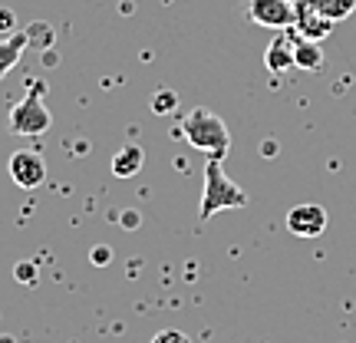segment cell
I'll return each mask as SVG.
<instances>
[{
	"label": "cell",
	"instance_id": "cell-1",
	"mask_svg": "<svg viewBox=\"0 0 356 343\" xmlns=\"http://www.w3.org/2000/svg\"><path fill=\"white\" fill-rule=\"evenodd\" d=\"M248 195L241 191V185H234L228 178V172L221 168V159L211 155L208 166H204V191H202V205H198V218L208 221L218 212H231V208H244Z\"/></svg>",
	"mask_w": 356,
	"mask_h": 343
},
{
	"label": "cell",
	"instance_id": "cell-2",
	"mask_svg": "<svg viewBox=\"0 0 356 343\" xmlns=\"http://www.w3.org/2000/svg\"><path fill=\"white\" fill-rule=\"evenodd\" d=\"M181 136L188 139V145H195L198 152H208V155H221L228 152L231 145V132L225 126V119L211 109H195L181 119Z\"/></svg>",
	"mask_w": 356,
	"mask_h": 343
},
{
	"label": "cell",
	"instance_id": "cell-3",
	"mask_svg": "<svg viewBox=\"0 0 356 343\" xmlns=\"http://www.w3.org/2000/svg\"><path fill=\"white\" fill-rule=\"evenodd\" d=\"M43 93H47L43 83H30L26 96L10 109L7 126H10L13 136H43V132H50L53 115H50V109L43 106Z\"/></svg>",
	"mask_w": 356,
	"mask_h": 343
},
{
	"label": "cell",
	"instance_id": "cell-4",
	"mask_svg": "<svg viewBox=\"0 0 356 343\" xmlns=\"http://www.w3.org/2000/svg\"><path fill=\"white\" fill-rule=\"evenodd\" d=\"M7 172H10L13 182H17L20 189H26V191L40 189V185L47 182V162H43V155L30 152V149L13 152L10 162H7Z\"/></svg>",
	"mask_w": 356,
	"mask_h": 343
},
{
	"label": "cell",
	"instance_id": "cell-5",
	"mask_svg": "<svg viewBox=\"0 0 356 343\" xmlns=\"http://www.w3.org/2000/svg\"><path fill=\"white\" fill-rule=\"evenodd\" d=\"M248 17L267 30H291L293 26V3L291 0H248Z\"/></svg>",
	"mask_w": 356,
	"mask_h": 343
},
{
	"label": "cell",
	"instance_id": "cell-6",
	"mask_svg": "<svg viewBox=\"0 0 356 343\" xmlns=\"http://www.w3.org/2000/svg\"><path fill=\"white\" fill-rule=\"evenodd\" d=\"M287 231L297 238H320L327 231V208L323 205H293L287 212Z\"/></svg>",
	"mask_w": 356,
	"mask_h": 343
},
{
	"label": "cell",
	"instance_id": "cell-7",
	"mask_svg": "<svg viewBox=\"0 0 356 343\" xmlns=\"http://www.w3.org/2000/svg\"><path fill=\"white\" fill-rule=\"evenodd\" d=\"M291 30L297 33V37L323 43V40L333 33V20H327L323 13H317L307 0H297V3H293V26Z\"/></svg>",
	"mask_w": 356,
	"mask_h": 343
},
{
	"label": "cell",
	"instance_id": "cell-8",
	"mask_svg": "<svg viewBox=\"0 0 356 343\" xmlns=\"http://www.w3.org/2000/svg\"><path fill=\"white\" fill-rule=\"evenodd\" d=\"M264 66L274 77L291 70L293 66V30H280L277 37L270 40V47H267V53H264Z\"/></svg>",
	"mask_w": 356,
	"mask_h": 343
},
{
	"label": "cell",
	"instance_id": "cell-9",
	"mask_svg": "<svg viewBox=\"0 0 356 343\" xmlns=\"http://www.w3.org/2000/svg\"><path fill=\"white\" fill-rule=\"evenodd\" d=\"M26 47H30L26 30H17V33H10V37L0 40V79H3L13 70V66L20 63V56H24Z\"/></svg>",
	"mask_w": 356,
	"mask_h": 343
},
{
	"label": "cell",
	"instance_id": "cell-10",
	"mask_svg": "<svg viewBox=\"0 0 356 343\" xmlns=\"http://www.w3.org/2000/svg\"><path fill=\"white\" fill-rule=\"evenodd\" d=\"M142 166H145V152H142L139 145H122V149L113 155V175L115 178L139 175Z\"/></svg>",
	"mask_w": 356,
	"mask_h": 343
},
{
	"label": "cell",
	"instance_id": "cell-11",
	"mask_svg": "<svg viewBox=\"0 0 356 343\" xmlns=\"http://www.w3.org/2000/svg\"><path fill=\"white\" fill-rule=\"evenodd\" d=\"M293 66L300 70H320L323 66V50L317 40H304L293 33Z\"/></svg>",
	"mask_w": 356,
	"mask_h": 343
},
{
	"label": "cell",
	"instance_id": "cell-12",
	"mask_svg": "<svg viewBox=\"0 0 356 343\" xmlns=\"http://www.w3.org/2000/svg\"><path fill=\"white\" fill-rule=\"evenodd\" d=\"M307 3L317 13H323L327 20H333V24L346 20V17L356 10V0H307Z\"/></svg>",
	"mask_w": 356,
	"mask_h": 343
},
{
	"label": "cell",
	"instance_id": "cell-13",
	"mask_svg": "<svg viewBox=\"0 0 356 343\" xmlns=\"http://www.w3.org/2000/svg\"><path fill=\"white\" fill-rule=\"evenodd\" d=\"M178 106V96L172 93V89H162V93H155V99H152V113L159 115H168L172 109Z\"/></svg>",
	"mask_w": 356,
	"mask_h": 343
},
{
	"label": "cell",
	"instance_id": "cell-14",
	"mask_svg": "<svg viewBox=\"0 0 356 343\" xmlns=\"http://www.w3.org/2000/svg\"><path fill=\"white\" fill-rule=\"evenodd\" d=\"M152 343H191V340L181 330H159L152 337Z\"/></svg>",
	"mask_w": 356,
	"mask_h": 343
},
{
	"label": "cell",
	"instance_id": "cell-15",
	"mask_svg": "<svg viewBox=\"0 0 356 343\" xmlns=\"http://www.w3.org/2000/svg\"><path fill=\"white\" fill-rule=\"evenodd\" d=\"M13 26H17V17H13V10L0 7V30H7V33H10Z\"/></svg>",
	"mask_w": 356,
	"mask_h": 343
},
{
	"label": "cell",
	"instance_id": "cell-16",
	"mask_svg": "<svg viewBox=\"0 0 356 343\" xmlns=\"http://www.w3.org/2000/svg\"><path fill=\"white\" fill-rule=\"evenodd\" d=\"M89 257H92V261H96L99 267H106L113 255H109V248H92V255H89Z\"/></svg>",
	"mask_w": 356,
	"mask_h": 343
},
{
	"label": "cell",
	"instance_id": "cell-17",
	"mask_svg": "<svg viewBox=\"0 0 356 343\" xmlns=\"http://www.w3.org/2000/svg\"><path fill=\"white\" fill-rule=\"evenodd\" d=\"M26 264H30V261H24V264L17 267V274H20V278H24V280H33V271H30V267H26Z\"/></svg>",
	"mask_w": 356,
	"mask_h": 343
},
{
	"label": "cell",
	"instance_id": "cell-18",
	"mask_svg": "<svg viewBox=\"0 0 356 343\" xmlns=\"http://www.w3.org/2000/svg\"><path fill=\"white\" fill-rule=\"evenodd\" d=\"M0 343H17V340L13 337H0Z\"/></svg>",
	"mask_w": 356,
	"mask_h": 343
},
{
	"label": "cell",
	"instance_id": "cell-19",
	"mask_svg": "<svg viewBox=\"0 0 356 343\" xmlns=\"http://www.w3.org/2000/svg\"><path fill=\"white\" fill-rule=\"evenodd\" d=\"M291 3H297V0H291Z\"/></svg>",
	"mask_w": 356,
	"mask_h": 343
}]
</instances>
